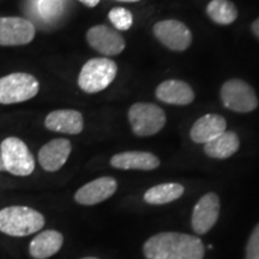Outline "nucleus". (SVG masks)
<instances>
[{
	"instance_id": "obj_5",
	"label": "nucleus",
	"mask_w": 259,
	"mask_h": 259,
	"mask_svg": "<svg viewBox=\"0 0 259 259\" xmlns=\"http://www.w3.org/2000/svg\"><path fill=\"white\" fill-rule=\"evenodd\" d=\"M40 90V83L32 74L10 73L0 78V103L14 105L32 99Z\"/></svg>"
},
{
	"instance_id": "obj_23",
	"label": "nucleus",
	"mask_w": 259,
	"mask_h": 259,
	"mask_svg": "<svg viewBox=\"0 0 259 259\" xmlns=\"http://www.w3.org/2000/svg\"><path fill=\"white\" fill-rule=\"evenodd\" d=\"M63 11L61 0H37V12L46 21L59 17Z\"/></svg>"
},
{
	"instance_id": "obj_4",
	"label": "nucleus",
	"mask_w": 259,
	"mask_h": 259,
	"mask_svg": "<svg viewBox=\"0 0 259 259\" xmlns=\"http://www.w3.org/2000/svg\"><path fill=\"white\" fill-rule=\"evenodd\" d=\"M5 171L16 177H28L35 169V158L28 145L17 137H8L0 144Z\"/></svg>"
},
{
	"instance_id": "obj_22",
	"label": "nucleus",
	"mask_w": 259,
	"mask_h": 259,
	"mask_svg": "<svg viewBox=\"0 0 259 259\" xmlns=\"http://www.w3.org/2000/svg\"><path fill=\"white\" fill-rule=\"evenodd\" d=\"M109 21L118 30H128L134 23V16L128 10L124 8H114L108 14Z\"/></svg>"
},
{
	"instance_id": "obj_13",
	"label": "nucleus",
	"mask_w": 259,
	"mask_h": 259,
	"mask_svg": "<svg viewBox=\"0 0 259 259\" xmlns=\"http://www.w3.org/2000/svg\"><path fill=\"white\" fill-rule=\"evenodd\" d=\"M71 142L57 138L48 142L38 151V163L46 171H57L66 163L71 154Z\"/></svg>"
},
{
	"instance_id": "obj_7",
	"label": "nucleus",
	"mask_w": 259,
	"mask_h": 259,
	"mask_svg": "<svg viewBox=\"0 0 259 259\" xmlns=\"http://www.w3.org/2000/svg\"><path fill=\"white\" fill-rule=\"evenodd\" d=\"M221 100L226 108L238 113L252 112L258 107L253 88L241 79H229L223 83Z\"/></svg>"
},
{
	"instance_id": "obj_10",
	"label": "nucleus",
	"mask_w": 259,
	"mask_h": 259,
	"mask_svg": "<svg viewBox=\"0 0 259 259\" xmlns=\"http://www.w3.org/2000/svg\"><path fill=\"white\" fill-rule=\"evenodd\" d=\"M221 210L219 196L215 192H208L194 205L192 211V228L196 234L204 235L218 222Z\"/></svg>"
},
{
	"instance_id": "obj_6",
	"label": "nucleus",
	"mask_w": 259,
	"mask_h": 259,
	"mask_svg": "<svg viewBox=\"0 0 259 259\" xmlns=\"http://www.w3.org/2000/svg\"><path fill=\"white\" fill-rule=\"evenodd\" d=\"M128 120L132 131L139 137L158 134L166 125V113L154 103L137 102L128 109Z\"/></svg>"
},
{
	"instance_id": "obj_12",
	"label": "nucleus",
	"mask_w": 259,
	"mask_h": 259,
	"mask_svg": "<svg viewBox=\"0 0 259 259\" xmlns=\"http://www.w3.org/2000/svg\"><path fill=\"white\" fill-rule=\"evenodd\" d=\"M118 190V183L112 177H101L95 179L74 193V200L80 205H95L111 198Z\"/></svg>"
},
{
	"instance_id": "obj_9",
	"label": "nucleus",
	"mask_w": 259,
	"mask_h": 259,
	"mask_svg": "<svg viewBox=\"0 0 259 259\" xmlns=\"http://www.w3.org/2000/svg\"><path fill=\"white\" fill-rule=\"evenodd\" d=\"M36 29L22 17H0V46H24L34 40Z\"/></svg>"
},
{
	"instance_id": "obj_2",
	"label": "nucleus",
	"mask_w": 259,
	"mask_h": 259,
	"mask_svg": "<svg viewBox=\"0 0 259 259\" xmlns=\"http://www.w3.org/2000/svg\"><path fill=\"white\" fill-rule=\"evenodd\" d=\"M45 223V216L29 206L12 205L0 210V232L5 235L29 236L40 232Z\"/></svg>"
},
{
	"instance_id": "obj_28",
	"label": "nucleus",
	"mask_w": 259,
	"mask_h": 259,
	"mask_svg": "<svg viewBox=\"0 0 259 259\" xmlns=\"http://www.w3.org/2000/svg\"><path fill=\"white\" fill-rule=\"evenodd\" d=\"M116 2H124V3H137L139 0H116Z\"/></svg>"
},
{
	"instance_id": "obj_18",
	"label": "nucleus",
	"mask_w": 259,
	"mask_h": 259,
	"mask_svg": "<svg viewBox=\"0 0 259 259\" xmlns=\"http://www.w3.org/2000/svg\"><path fill=\"white\" fill-rule=\"evenodd\" d=\"M64 236L54 229L40 232L29 244V254L34 259H47L63 247Z\"/></svg>"
},
{
	"instance_id": "obj_11",
	"label": "nucleus",
	"mask_w": 259,
	"mask_h": 259,
	"mask_svg": "<svg viewBox=\"0 0 259 259\" xmlns=\"http://www.w3.org/2000/svg\"><path fill=\"white\" fill-rule=\"evenodd\" d=\"M87 41L94 50L105 56H118L125 50L124 37L107 25H95L87 32Z\"/></svg>"
},
{
	"instance_id": "obj_25",
	"label": "nucleus",
	"mask_w": 259,
	"mask_h": 259,
	"mask_svg": "<svg viewBox=\"0 0 259 259\" xmlns=\"http://www.w3.org/2000/svg\"><path fill=\"white\" fill-rule=\"evenodd\" d=\"M79 2L83 3L85 6H88V8H95L100 3V0H79Z\"/></svg>"
},
{
	"instance_id": "obj_27",
	"label": "nucleus",
	"mask_w": 259,
	"mask_h": 259,
	"mask_svg": "<svg viewBox=\"0 0 259 259\" xmlns=\"http://www.w3.org/2000/svg\"><path fill=\"white\" fill-rule=\"evenodd\" d=\"M0 171H5V168H4V163H3V158H2V154H0Z\"/></svg>"
},
{
	"instance_id": "obj_8",
	"label": "nucleus",
	"mask_w": 259,
	"mask_h": 259,
	"mask_svg": "<svg viewBox=\"0 0 259 259\" xmlns=\"http://www.w3.org/2000/svg\"><path fill=\"white\" fill-rule=\"evenodd\" d=\"M154 34L162 45L176 52L187 50L192 44V34L183 22L177 19L157 22L154 25Z\"/></svg>"
},
{
	"instance_id": "obj_16",
	"label": "nucleus",
	"mask_w": 259,
	"mask_h": 259,
	"mask_svg": "<svg viewBox=\"0 0 259 259\" xmlns=\"http://www.w3.org/2000/svg\"><path fill=\"white\" fill-rule=\"evenodd\" d=\"M111 166L124 170H153L160 166V158L147 151H124L111 158Z\"/></svg>"
},
{
	"instance_id": "obj_1",
	"label": "nucleus",
	"mask_w": 259,
	"mask_h": 259,
	"mask_svg": "<svg viewBox=\"0 0 259 259\" xmlns=\"http://www.w3.org/2000/svg\"><path fill=\"white\" fill-rule=\"evenodd\" d=\"M147 259H203V241L198 236L177 232L157 233L143 245Z\"/></svg>"
},
{
	"instance_id": "obj_26",
	"label": "nucleus",
	"mask_w": 259,
	"mask_h": 259,
	"mask_svg": "<svg viewBox=\"0 0 259 259\" xmlns=\"http://www.w3.org/2000/svg\"><path fill=\"white\" fill-rule=\"evenodd\" d=\"M252 31H253L255 36L259 38V18L255 19L253 23H252Z\"/></svg>"
},
{
	"instance_id": "obj_17",
	"label": "nucleus",
	"mask_w": 259,
	"mask_h": 259,
	"mask_svg": "<svg viewBox=\"0 0 259 259\" xmlns=\"http://www.w3.org/2000/svg\"><path fill=\"white\" fill-rule=\"evenodd\" d=\"M156 97L168 105L186 106L193 102L194 92L189 84L178 79H168L156 88Z\"/></svg>"
},
{
	"instance_id": "obj_19",
	"label": "nucleus",
	"mask_w": 259,
	"mask_h": 259,
	"mask_svg": "<svg viewBox=\"0 0 259 259\" xmlns=\"http://www.w3.org/2000/svg\"><path fill=\"white\" fill-rule=\"evenodd\" d=\"M240 147V139L232 131H225L218 138L204 145V153L211 158L225 160L234 155Z\"/></svg>"
},
{
	"instance_id": "obj_21",
	"label": "nucleus",
	"mask_w": 259,
	"mask_h": 259,
	"mask_svg": "<svg viewBox=\"0 0 259 259\" xmlns=\"http://www.w3.org/2000/svg\"><path fill=\"white\" fill-rule=\"evenodd\" d=\"M206 14L220 25H229L238 18V10L229 0H212L206 8Z\"/></svg>"
},
{
	"instance_id": "obj_20",
	"label": "nucleus",
	"mask_w": 259,
	"mask_h": 259,
	"mask_svg": "<svg viewBox=\"0 0 259 259\" xmlns=\"http://www.w3.org/2000/svg\"><path fill=\"white\" fill-rule=\"evenodd\" d=\"M184 192H185V189L181 184H160L149 189L144 193V200L145 203L151 204V205H162V204H168L179 199Z\"/></svg>"
},
{
	"instance_id": "obj_15",
	"label": "nucleus",
	"mask_w": 259,
	"mask_h": 259,
	"mask_svg": "<svg viewBox=\"0 0 259 259\" xmlns=\"http://www.w3.org/2000/svg\"><path fill=\"white\" fill-rule=\"evenodd\" d=\"M226 127L227 122L223 116L219 114H205L194 121L190 136L194 143L206 144L222 135L226 131Z\"/></svg>"
},
{
	"instance_id": "obj_29",
	"label": "nucleus",
	"mask_w": 259,
	"mask_h": 259,
	"mask_svg": "<svg viewBox=\"0 0 259 259\" xmlns=\"http://www.w3.org/2000/svg\"><path fill=\"white\" fill-rule=\"evenodd\" d=\"M80 259H99L96 257H84V258H80Z\"/></svg>"
},
{
	"instance_id": "obj_24",
	"label": "nucleus",
	"mask_w": 259,
	"mask_h": 259,
	"mask_svg": "<svg viewBox=\"0 0 259 259\" xmlns=\"http://www.w3.org/2000/svg\"><path fill=\"white\" fill-rule=\"evenodd\" d=\"M245 259H259V223L248 238Z\"/></svg>"
},
{
	"instance_id": "obj_14",
	"label": "nucleus",
	"mask_w": 259,
	"mask_h": 259,
	"mask_svg": "<svg viewBox=\"0 0 259 259\" xmlns=\"http://www.w3.org/2000/svg\"><path fill=\"white\" fill-rule=\"evenodd\" d=\"M45 126L50 131L67 135H78L83 131L84 119L78 111L58 109L51 112L45 119Z\"/></svg>"
},
{
	"instance_id": "obj_3",
	"label": "nucleus",
	"mask_w": 259,
	"mask_h": 259,
	"mask_svg": "<svg viewBox=\"0 0 259 259\" xmlns=\"http://www.w3.org/2000/svg\"><path fill=\"white\" fill-rule=\"evenodd\" d=\"M118 66L108 58H94L83 65L78 85L84 93L95 94L105 90L115 79Z\"/></svg>"
}]
</instances>
